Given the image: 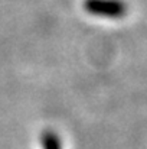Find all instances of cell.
<instances>
[{"instance_id":"obj_1","label":"cell","mask_w":147,"mask_h":149,"mask_svg":"<svg viewBox=\"0 0 147 149\" xmlns=\"http://www.w3.org/2000/svg\"><path fill=\"white\" fill-rule=\"evenodd\" d=\"M84 9L92 16L120 19L127 15V4L123 0H84Z\"/></svg>"},{"instance_id":"obj_2","label":"cell","mask_w":147,"mask_h":149,"mask_svg":"<svg viewBox=\"0 0 147 149\" xmlns=\"http://www.w3.org/2000/svg\"><path fill=\"white\" fill-rule=\"evenodd\" d=\"M42 146L43 149H61V141L58 135L52 130H45L42 133Z\"/></svg>"}]
</instances>
